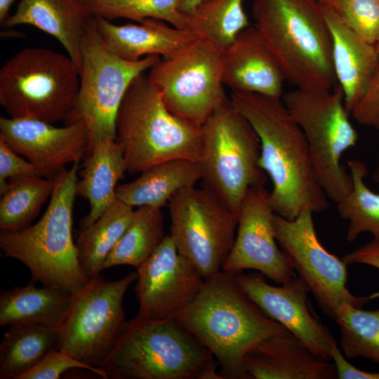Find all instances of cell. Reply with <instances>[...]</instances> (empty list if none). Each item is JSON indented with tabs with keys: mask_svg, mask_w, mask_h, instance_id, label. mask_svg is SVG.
Masks as SVG:
<instances>
[{
	"mask_svg": "<svg viewBox=\"0 0 379 379\" xmlns=\"http://www.w3.org/2000/svg\"><path fill=\"white\" fill-rule=\"evenodd\" d=\"M173 319L212 353L222 379H247L248 353L267 338L291 333L250 298L236 274L222 270L204 279L196 298Z\"/></svg>",
	"mask_w": 379,
	"mask_h": 379,
	"instance_id": "obj_2",
	"label": "cell"
},
{
	"mask_svg": "<svg viewBox=\"0 0 379 379\" xmlns=\"http://www.w3.org/2000/svg\"><path fill=\"white\" fill-rule=\"evenodd\" d=\"M247 379H335V364L314 354L291 333L267 338L245 360Z\"/></svg>",
	"mask_w": 379,
	"mask_h": 379,
	"instance_id": "obj_21",
	"label": "cell"
},
{
	"mask_svg": "<svg viewBox=\"0 0 379 379\" xmlns=\"http://www.w3.org/2000/svg\"><path fill=\"white\" fill-rule=\"evenodd\" d=\"M60 333V328L9 326L0 343V378L19 379L58 347Z\"/></svg>",
	"mask_w": 379,
	"mask_h": 379,
	"instance_id": "obj_27",
	"label": "cell"
},
{
	"mask_svg": "<svg viewBox=\"0 0 379 379\" xmlns=\"http://www.w3.org/2000/svg\"><path fill=\"white\" fill-rule=\"evenodd\" d=\"M342 259L347 265L363 264L379 270V241L373 239L371 241L345 254ZM371 296L372 299L379 298V292Z\"/></svg>",
	"mask_w": 379,
	"mask_h": 379,
	"instance_id": "obj_39",
	"label": "cell"
},
{
	"mask_svg": "<svg viewBox=\"0 0 379 379\" xmlns=\"http://www.w3.org/2000/svg\"><path fill=\"white\" fill-rule=\"evenodd\" d=\"M164 220L161 208L138 207L127 229L105 259L103 270L117 265L138 269L166 237Z\"/></svg>",
	"mask_w": 379,
	"mask_h": 379,
	"instance_id": "obj_29",
	"label": "cell"
},
{
	"mask_svg": "<svg viewBox=\"0 0 379 379\" xmlns=\"http://www.w3.org/2000/svg\"><path fill=\"white\" fill-rule=\"evenodd\" d=\"M375 45L376 51L379 57V41L376 43Z\"/></svg>",
	"mask_w": 379,
	"mask_h": 379,
	"instance_id": "obj_45",
	"label": "cell"
},
{
	"mask_svg": "<svg viewBox=\"0 0 379 379\" xmlns=\"http://www.w3.org/2000/svg\"><path fill=\"white\" fill-rule=\"evenodd\" d=\"M332 361H333L337 378L339 379H379V372L373 373L357 368L350 364L342 354L338 346L332 351Z\"/></svg>",
	"mask_w": 379,
	"mask_h": 379,
	"instance_id": "obj_40",
	"label": "cell"
},
{
	"mask_svg": "<svg viewBox=\"0 0 379 379\" xmlns=\"http://www.w3.org/2000/svg\"><path fill=\"white\" fill-rule=\"evenodd\" d=\"M126 171L124 153L116 140H100L92 147L77 183V196L90 204L88 214L80 220V230L93 223L117 200V183Z\"/></svg>",
	"mask_w": 379,
	"mask_h": 379,
	"instance_id": "obj_24",
	"label": "cell"
},
{
	"mask_svg": "<svg viewBox=\"0 0 379 379\" xmlns=\"http://www.w3.org/2000/svg\"><path fill=\"white\" fill-rule=\"evenodd\" d=\"M202 133L198 161L202 186L238 217L248 190L266 183L265 173L259 166L260 138L230 98L202 126Z\"/></svg>",
	"mask_w": 379,
	"mask_h": 379,
	"instance_id": "obj_8",
	"label": "cell"
},
{
	"mask_svg": "<svg viewBox=\"0 0 379 379\" xmlns=\"http://www.w3.org/2000/svg\"><path fill=\"white\" fill-rule=\"evenodd\" d=\"M135 293L139 303L137 318L173 319L196 298L204 279L178 251L170 234L138 268Z\"/></svg>",
	"mask_w": 379,
	"mask_h": 379,
	"instance_id": "obj_15",
	"label": "cell"
},
{
	"mask_svg": "<svg viewBox=\"0 0 379 379\" xmlns=\"http://www.w3.org/2000/svg\"><path fill=\"white\" fill-rule=\"evenodd\" d=\"M134 180L118 185L117 200L131 206L162 208L180 190L194 187L201 180L198 162L176 159L154 164Z\"/></svg>",
	"mask_w": 379,
	"mask_h": 379,
	"instance_id": "obj_25",
	"label": "cell"
},
{
	"mask_svg": "<svg viewBox=\"0 0 379 379\" xmlns=\"http://www.w3.org/2000/svg\"><path fill=\"white\" fill-rule=\"evenodd\" d=\"M54 186V178L33 176L9 180L1 194V232L20 231L31 226Z\"/></svg>",
	"mask_w": 379,
	"mask_h": 379,
	"instance_id": "obj_30",
	"label": "cell"
},
{
	"mask_svg": "<svg viewBox=\"0 0 379 379\" xmlns=\"http://www.w3.org/2000/svg\"><path fill=\"white\" fill-rule=\"evenodd\" d=\"M373 178L374 181L379 184V159L377 166L373 172Z\"/></svg>",
	"mask_w": 379,
	"mask_h": 379,
	"instance_id": "obj_43",
	"label": "cell"
},
{
	"mask_svg": "<svg viewBox=\"0 0 379 379\" xmlns=\"http://www.w3.org/2000/svg\"><path fill=\"white\" fill-rule=\"evenodd\" d=\"M241 287L269 317L302 342L314 354L332 360L337 345L331 331L310 307L306 284L299 277L279 286L267 284L261 273L236 274Z\"/></svg>",
	"mask_w": 379,
	"mask_h": 379,
	"instance_id": "obj_17",
	"label": "cell"
},
{
	"mask_svg": "<svg viewBox=\"0 0 379 379\" xmlns=\"http://www.w3.org/2000/svg\"><path fill=\"white\" fill-rule=\"evenodd\" d=\"M78 164L55 177L49 204L36 224L0 234L4 255L23 263L32 281L72 295L89 281L79 264L72 238Z\"/></svg>",
	"mask_w": 379,
	"mask_h": 379,
	"instance_id": "obj_4",
	"label": "cell"
},
{
	"mask_svg": "<svg viewBox=\"0 0 379 379\" xmlns=\"http://www.w3.org/2000/svg\"><path fill=\"white\" fill-rule=\"evenodd\" d=\"M282 100L306 138L324 191L338 203L352 186L340 159L358 140L341 87L338 84L333 88H297L284 93Z\"/></svg>",
	"mask_w": 379,
	"mask_h": 379,
	"instance_id": "obj_9",
	"label": "cell"
},
{
	"mask_svg": "<svg viewBox=\"0 0 379 379\" xmlns=\"http://www.w3.org/2000/svg\"><path fill=\"white\" fill-rule=\"evenodd\" d=\"M34 281L0 293V326L34 325L60 328L69 309L72 294Z\"/></svg>",
	"mask_w": 379,
	"mask_h": 379,
	"instance_id": "obj_26",
	"label": "cell"
},
{
	"mask_svg": "<svg viewBox=\"0 0 379 379\" xmlns=\"http://www.w3.org/2000/svg\"><path fill=\"white\" fill-rule=\"evenodd\" d=\"M351 114L359 124L379 131V66L366 92Z\"/></svg>",
	"mask_w": 379,
	"mask_h": 379,
	"instance_id": "obj_38",
	"label": "cell"
},
{
	"mask_svg": "<svg viewBox=\"0 0 379 379\" xmlns=\"http://www.w3.org/2000/svg\"><path fill=\"white\" fill-rule=\"evenodd\" d=\"M232 105L251 123L260 141L259 166L271 179L270 200L274 212L295 218L305 208H328L306 138L281 98L232 91Z\"/></svg>",
	"mask_w": 379,
	"mask_h": 379,
	"instance_id": "obj_1",
	"label": "cell"
},
{
	"mask_svg": "<svg viewBox=\"0 0 379 379\" xmlns=\"http://www.w3.org/2000/svg\"><path fill=\"white\" fill-rule=\"evenodd\" d=\"M33 176L41 177L31 162L0 140V194L7 188L9 180Z\"/></svg>",
	"mask_w": 379,
	"mask_h": 379,
	"instance_id": "obj_37",
	"label": "cell"
},
{
	"mask_svg": "<svg viewBox=\"0 0 379 379\" xmlns=\"http://www.w3.org/2000/svg\"><path fill=\"white\" fill-rule=\"evenodd\" d=\"M265 185L251 187L241 203L233 246L222 270L234 274L255 270L281 285L295 275L286 254L274 235L275 213Z\"/></svg>",
	"mask_w": 379,
	"mask_h": 379,
	"instance_id": "obj_16",
	"label": "cell"
},
{
	"mask_svg": "<svg viewBox=\"0 0 379 379\" xmlns=\"http://www.w3.org/2000/svg\"><path fill=\"white\" fill-rule=\"evenodd\" d=\"M312 214L311 210L305 208L295 218L287 219L275 213L274 235L321 310L334 319L341 305L362 307L372 298L371 295H354L347 288V265L321 244Z\"/></svg>",
	"mask_w": 379,
	"mask_h": 379,
	"instance_id": "obj_14",
	"label": "cell"
},
{
	"mask_svg": "<svg viewBox=\"0 0 379 379\" xmlns=\"http://www.w3.org/2000/svg\"><path fill=\"white\" fill-rule=\"evenodd\" d=\"M202 0H181L179 10L183 13L190 11L194 7Z\"/></svg>",
	"mask_w": 379,
	"mask_h": 379,
	"instance_id": "obj_42",
	"label": "cell"
},
{
	"mask_svg": "<svg viewBox=\"0 0 379 379\" xmlns=\"http://www.w3.org/2000/svg\"><path fill=\"white\" fill-rule=\"evenodd\" d=\"M116 141L124 153L126 171L135 174L171 159L198 162L202 126L170 112L148 74L143 72L132 81L119 107Z\"/></svg>",
	"mask_w": 379,
	"mask_h": 379,
	"instance_id": "obj_6",
	"label": "cell"
},
{
	"mask_svg": "<svg viewBox=\"0 0 379 379\" xmlns=\"http://www.w3.org/2000/svg\"><path fill=\"white\" fill-rule=\"evenodd\" d=\"M91 15L112 20L126 18L140 22L148 18L187 29V15L179 10L181 0H79Z\"/></svg>",
	"mask_w": 379,
	"mask_h": 379,
	"instance_id": "obj_34",
	"label": "cell"
},
{
	"mask_svg": "<svg viewBox=\"0 0 379 379\" xmlns=\"http://www.w3.org/2000/svg\"><path fill=\"white\" fill-rule=\"evenodd\" d=\"M94 15L79 0H20L5 27L30 25L56 38L80 72L81 41Z\"/></svg>",
	"mask_w": 379,
	"mask_h": 379,
	"instance_id": "obj_23",
	"label": "cell"
},
{
	"mask_svg": "<svg viewBox=\"0 0 379 379\" xmlns=\"http://www.w3.org/2000/svg\"><path fill=\"white\" fill-rule=\"evenodd\" d=\"M222 61L223 82L232 91L283 96L284 74L253 25L222 51Z\"/></svg>",
	"mask_w": 379,
	"mask_h": 379,
	"instance_id": "obj_19",
	"label": "cell"
},
{
	"mask_svg": "<svg viewBox=\"0 0 379 379\" xmlns=\"http://www.w3.org/2000/svg\"><path fill=\"white\" fill-rule=\"evenodd\" d=\"M218 364L175 319L135 317L100 368L112 379H222Z\"/></svg>",
	"mask_w": 379,
	"mask_h": 379,
	"instance_id": "obj_5",
	"label": "cell"
},
{
	"mask_svg": "<svg viewBox=\"0 0 379 379\" xmlns=\"http://www.w3.org/2000/svg\"><path fill=\"white\" fill-rule=\"evenodd\" d=\"M81 55L78 96L65 125L85 121L89 139L88 154L96 142L116 140L117 117L129 86L161 58L148 55L128 60L114 54L106 46L95 16L83 36Z\"/></svg>",
	"mask_w": 379,
	"mask_h": 379,
	"instance_id": "obj_10",
	"label": "cell"
},
{
	"mask_svg": "<svg viewBox=\"0 0 379 379\" xmlns=\"http://www.w3.org/2000/svg\"><path fill=\"white\" fill-rule=\"evenodd\" d=\"M148 77L170 112L199 126L228 98L222 51L201 36L173 56L161 59Z\"/></svg>",
	"mask_w": 379,
	"mask_h": 379,
	"instance_id": "obj_11",
	"label": "cell"
},
{
	"mask_svg": "<svg viewBox=\"0 0 379 379\" xmlns=\"http://www.w3.org/2000/svg\"><path fill=\"white\" fill-rule=\"evenodd\" d=\"M333 39V61L347 110H352L366 92L379 66L375 45L366 41L333 7L323 6Z\"/></svg>",
	"mask_w": 379,
	"mask_h": 379,
	"instance_id": "obj_20",
	"label": "cell"
},
{
	"mask_svg": "<svg viewBox=\"0 0 379 379\" xmlns=\"http://www.w3.org/2000/svg\"><path fill=\"white\" fill-rule=\"evenodd\" d=\"M245 0H202L187 15V29L223 51L250 25Z\"/></svg>",
	"mask_w": 379,
	"mask_h": 379,
	"instance_id": "obj_31",
	"label": "cell"
},
{
	"mask_svg": "<svg viewBox=\"0 0 379 379\" xmlns=\"http://www.w3.org/2000/svg\"><path fill=\"white\" fill-rule=\"evenodd\" d=\"M133 207L117 200L93 223L80 230L77 239L79 264L90 279L100 275L107 255L131 222Z\"/></svg>",
	"mask_w": 379,
	"mask_h": 379,
	"instance_id": "obj_28",
	"label": "cell"
},
{
	"mask_svg": "<svg viewBox=\"0 0 379 379\" xmlns=\"http://www.w3.org/2000/svg\"><path fill=\"white\" fill-rule=\"evenodd\" d=\"M0 140L31 162L41 177L52 179L68 164L79 163L89 145L84 120L56 127L38 119L1 117Z\"/></svg>",
	"mask_w": 379,
	"mask_h": 379,
	"instance_id": "obj_18",
	"label": "cell"
},
{
	"mask_svg": "<svg viewBox=\"0 0 379 379\" xmlns=\"http://www.w3.org/2000/svg\"><path fill=\"white\" fill-rule=\"evenodd\" d=\"M352 180L351 190L338 203L337 210L342 220L350 222L346 239L352 242L362 233H371L379 241V194L365 184L368 174L365 164L358 159L347 161Z\"/></svg>",
	"mask_w": 379,
	"mask_h": 379,
	"instance_id": "obj_32",
	"label": "cell"
},
{
	"mask_svg": "<svg viewBox=\"0 0 379 379\" xmlns=\"http://www.w3.org/2000/svg\"><path fill=\"white\" fill-rule=\"evenodd\" d=\"M333 7L366 41H379V0H336Z\"/></svg>",
	"mask_w": 379,
	"mask_h": 379,
	"instance_id": "obj_35",
	"label": "cell"
},
{
	"mask_svg": "<svg viewBox=\"0 0 379 379\" xmlns=\"http://www.w3.org/2000/svg\"><path fill=\"white\" fill-rule=\"evenodd\" d=\"M137 277L131 272L115 281L100 275L90 279L72 295L57 349L101 368L125 328L124 297Z\"/></svg>",
	"mask_w": 379,
	"mask_h": 379,
	"instance_id": "obj_12",
	"label": "cell"
},
{
	"mask_svg": "<svg viewBox=\"0 0 379 379\" xmlns=\"http://www.w3.org/2000/svg\"><path fill=\"white\" fill-rule=\"evenodd\" d=\"M167 206L169 234L179 253L204 279L220 271L235 239L238 217L204 186L180 190Z\"/></svg>",
	"mask_w": 379,
	"mask_h": 379,
	"instance_id": "obj_13",
	"label": "cell"
},
{
	"mask_svg": "<svg viewBox=\"0 0 379 379\" xmlns=\"http://www.w3.org/2000/svg\"><path fill=\"white\" fill-rule=\"evenodd\" d=\"M334 320L340 329V345L346 357H364L379 364V309L365 310L341 305Z\"/></svg>",
	"mask_w": 379,
	"mask_h": 379,
	"instance_id": "obj_33",
	"label": "cell"
},
{
	"mask_svg": "<svg viewBox=\"0 0 379 379\" xmlns=\"http://www.w3.org/2000/svg\"><path fill=\"white\" fill-rule=\"evenodd\" d=\"M251 14L286 81L302 88L338 84L332 35L317 0H253Z\"/></svg>",
	"mask_w": 379,
	"mask_h": 379,
	"instance_id": "obj_3",
	"label": "cell"
},
{
	"mask_svg": "<svg viewBox=\"0 0 379 379\" xmlns=\"http://www.w3.org/2000/svg\"><path fill=\"white\" fill-rule=\"evenodd\" d=\"M73 368L86 369L102 378L109 379L108 375L102 368H93L57 348L50 350L36 366L22 374L19 379H58L63 373Z\"/></svg>",
	"mask_w": 379,
	"mask_h": 379,
	"instance_id": "obj_36",
	"label": "cell"
},
{
	"mask_svg": "<svg viewBox=\"0 0 379 379\" xmlns=\"http://www.w3.org/2000/svg\"><path fill=\"white\" fill-rule=\"evenodd\" d=\"M80 86L79 71L68 55L29 47L0 69V103L11 118L67 121Z\"/></svg>",
	"mask_w": 379,
	"mask_h": 379,
	"instance_id": "obj_7",
	"label": "cell"
},
{
	"mask_svg": "<svg viewBox=\"0 0 379 379\" xmlns=\"http://www.w3.org/2000/svg\"><path fill=\"white\" fill-rule=\"evenodd\" d=\"M323 6H333L336 0H317Z\"/></svg>",
	"mask_w": 379,
	"mask_h": 379,
	"instance_id": "obj_44",
	"label": "cell"
},
{
	"mask_svg": "<svg viewBox=\"0 0 379 379\" xmlns=\"http://www.w3.org/2000/svg\"><path fill=\"white\" fill-rule=\"evenodd\" d=\"M15 0H0V22H4L8 17V13Z\"/></svg>",
	"mask_w": 379,
	"mask_h": 379,
	"instance_id": "obj_41",
	"label": "cell"
},
{
	"mask_svg": "<svg viewBox=\"0 0 379 379\" xmlns=\"http://www.w3.org/2000/svg\"><path fill=\"white\" fill-rule=\"evenodd\" d=\"M95 18L107 48L128 60H138L148 55L168 58L200 37L191 30L177 28L157 19L117 25L105 18Z\"/></svg>",
	"mask_w": 379,
	"mask_h": 379,
	"instance_id": "obj_22",
	"label": "cell"
}]
</instances>
